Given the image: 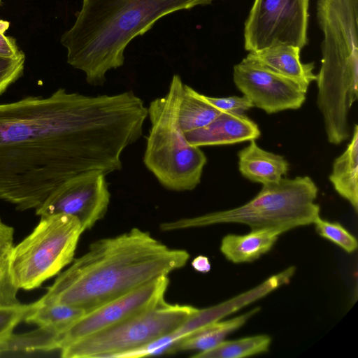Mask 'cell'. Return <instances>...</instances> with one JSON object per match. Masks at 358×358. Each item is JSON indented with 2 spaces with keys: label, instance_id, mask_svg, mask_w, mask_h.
I'll return each mask as SVG.
<instances>
[{
  "label": "cell",
  "instance_id": "cell-4",
  "mask_svg": "<svg viewBox=\"0 0 358 358\" xmlns=\"http://www.w3.org/2000/svg\"><path fill=\"white\" fill-rule=\"evenodd\" d=\"M317 15L324 34L317 105L324 127L342 131L358 98V0H318Z\"/></svg>",
  "mask_w": 358,
  "mask_h": 358
},
{
  "label": "cell",
  "instance_id": "cell-31",
  "mask_svg": "<svg viewBox=\"0 0 358 358\" xmlns=\"http://www.w3.org/2000/svg\"><path fill=\"white\" fill-rule=\"evenodd\" d=\"M1 0H0V3H1Z\"/></svg>",
  "mask_w": 358,
  "mask_h": 358
},
{
  "label": "cell",
  "instance_id": "cell-19",
  "mask_svg": "<svg viewBox=\"0 0 358 358\" xmlns=\"http://www.w3.org/2000/svg\"><path fill=\"white\" fill-rule=\"evenodd\" d=\"M259 310V307L255 308L236 317L204 326L175 343L169 352L187 350L201 352L211 349L222 342L228 334L242 327Z\"/></svg>",
  "mask_w": 358,
  "mask_h": 358
},
{
  "label": "cell",
  "instance_id": "cell-29",
  "mask_svg": "<svg viewBox=\"0 0 358 358\" xmlns=\"http://www.w3.org/2000/svg\"><path fill=\"white\" fill-rule=\"evenodd\" d=\"M14 229L0 218V245L13 243Z\"/></svg>",
  "mask_w": 358,
  "mask_h": 358
},
{
  "label": "cell",
  "instance_id": "cell-10",
  "mask_svg": "<svg viewBox=\"0 0 358 358\" xmlns=\"http://www.w3.org/2000/svg\"><path fill=\"white\" fill-rule=\"evenodd\" d=\"M106 176L90 171L69 178L35 210L36 215H70L78 220L84 231L91 229L108 211L110 193Z\"/></svg>",
  "mask_w": 358,
  "mask_h": 358
},
{
  "label": "cell",
  "instance_id": "cell-18",
  "mask_svg": "<svg viewBox=\"0 0 358 358\" xmlns=\"http://www.w3.org/2000/svg\"><path fill=\"white\" fill-rule=\"evenodd\" d=\"M329 180L334 189L358 210V126L345 151L334 161Z\"/></svg>",
  "mask_w": 358,
  "mask_h": 358
},
{
  "label": "cell",
  "instance_id": "cell-15",
  "mask_svg": "<svg viewBox=\"0 0 358 358\" xmlns=\"http://www.w3.org/2000/svg\"><path fill=\"white\" fill-rule=\"evenodd\" d=\"M298 47L275 44L249 52L248 55L278 74L291 80L307 92L311 82L316 80L313 70L314 62L303 64L300 60Z\"/></svg>",
  "mask_w": 358,
  "mask_h": 358
},
{
  "label": "cell",
  "instance_id": "cell-17",
  "mask_svg": "<svg viewBox=\"0 0 358 358\" xmlns=\"http://www.w3.org/2000/svg\"><path fill=\"white\" fill-rule=\"evenodd\" d=\"M280 234L271 230H251L243 235L227 234L223 237L220 251L235 264L253 262L268 252Z\"/></svg>",
  "mask_w": 358,
  "mask_h": 358
},
{
  "label": "cell",
  "instance_id": "cell-28",
  "mask_svg": "<svg viewBox=\"0 0 358 358\" xmlns=\"http://www.w3.org/2000/svg\"><path fill=\"white\" fill-rule=\"evenodd\" d=\"M8 27V21L0 20V57L7 58L20 57L24 53L18 49L15 39L4 34Z\"/></svg>",
  "mask_w": 358,
  "mask_h": 358
},
{
  "label": "cell",
  "instance_id": "cell-3",
  "mask_svg": "<svg viewBox=\"0 0 358 358\" xmlns=\"http://www.w3.org/2000/svg\"><path fill=\"white\" fill-rule=\"evenodd\" d=\"M214 0H83L73 25L61 37L67 62L83 71L90 85L102 86L106 74L121 67L124 52L162 17Z\"/></svg>",
  "mask_w": 358,
  "mask_h": 358
},
{
  "label": "cell",
  "instance_id": "cell-20",
  "mask_svg": "<svg viewBox=\"0 0 358 358\" xmlns=\"http://www.w3.org/2000/svg\"><path fill=\"white\" fill-rule=\"evenodd\" d=\"M80 308L60 303H34L24 320L47 329L59 336L85 314Z\"/></svg>",
  "mask_w": 358,
  "mask_h": 358
},
{
  "label": "cell",
  "instance_id": "cell-22",
  "mask_svg": "<svg viewBox=\"0 0 358 358\" xmlns=\"http://www.w3.org/2000/svg\"><path fill=\"white\" fill-rule=\"evenodd\" d=\"M269 336L262 334L233 341H223L215 347L194 355L196 358H243L268 351Z\"/></svg>",
  "mask_w": 358,
  "mask_h": 358
},
{
  "label": "cell",
  "instance_id": "cell-26",
  "mask_svg": "<svg viewBox=\"0 0 358 358\" xmlns=\"http://www.w3.org/2000/svg\"><path fill=\"white\" fill-rule=\"evenodd\" d=\"M200 96L222 113L244 114L254 107L250 100L245 96H231L227 97H213L200 94Z\"/></svg>",
  "mask_w": 358,
  "mask_h": 358
},
{
  "label": "cell",
  "instance_id": "cell-9",
  "mask_svg": "<svg viewBox=\"0 0 358 358\" xmlns=\"http://www.w3.org/2000/svg\"><path fill=\"white\" fill-rule=\"evenodd\" d=\"M309 0H255L244 29V47L258 51L275 44H307Z\"/></svg>",
  "mask_w": 358,
  "mask_h": 358
},
{
  "label": "cell",
  "instance_id": "cell-24",
  "mask_svg": "<svg viewBox=\"0 0 358 358\" xmlns=\"http://www.w3.org/2000/svg\"><path fill=\"white\" fill-rule=\"evenodd\" d=\"M317 233L335 243L348 253L357 248V238L338 222H332L318 217L314 222Z\"/></svg>",
  "mask_w": 358,
  "mask_h": 358
},
{
  "label": "cell",
  "instance_id": "cell-5",
  "mask_svg": "<svg viewBox=\"0 0 358 358\" xmlns=\"http://www.w3.org/2000/svg\"><path fill=\"white\" fill-rule=\"evenodd\" d=\"M318 189L308 176L282 178L278 183L262 185L245 204L226 210L181 218L160 224L162 231L206 227L222 223L248 225L251 230H271L280 235L294 228L314 224L320 217L315 203Z\"/></svg>",
  "mask_w": 358,
  "mask_h": 358
},
{
  "label": "cell",
  "instance_id": "cell-2",
  "mask_svg": "<svg viewBox=\"0 0 358 358\" xmlns=\"http://www.w3.org/2000/svg\"><path fill=\"white\" fill-rule=\"evenodd\" d=\"M188 252L169 248L148 231L133 228L93 242L60 272L36 302L60 303L88 313L185 266Z\"/></svg>",
  "mask_w": 358,
  "mask_h": 358
},
{
  "label": "cell",
  "instance_id": "cell-1",
  "mask_svg": "<svg viewBox=\"0 0 358 358\" xmlns=\"http://www.w3.org/2000/svg\"><path fill=\"white\" fill-rule=\"evenodd\" d=\"M141 135L128 92L86 96L59 88L0 103V199L36 210L69 178L121 170L122 152Z\"/></svg>",
  "mask_w": 358,
  "mask_h": 358
},
{
  "label": "cell",
  "instance_id": "cell-30",
  "mask_svg": "<svg viewBox=\"0 0 358 358\" xmlns=\"http://www.w3.org/2000/svg\"><path fill=\"white\" fill-rule=\"evenodd\" d=\"M192 267L201 273H208L211 268L209 259L203 255H199L195 257L192 262Z\"/></svg>",
  "mask_w": 358,
  "mask_h": 358
},
{
  "label": "cell",
  "instance_id": "cell-13",
  "mask_svg": "<svg viewBox=\"0 0 358 358\" xmlns=\"http://www.w3.org/2000/svg\"><path fill=\"white\" fill-rule=\"evenodd\" d=\"M291 266L273 275L255 287L225 301L206 308H196L180 326L171 334L152 343V348L159 354L169 352L172 346L192 332L209 324L217 322L257 301L282 285L288 284L295 273Z\"/></svg>",
  "mask_w": 358,
  "mask_h": 358
},
{
  "label": "cell",
  "instance_id": "cell-25",
  "mask_svg": "<svg viewBox=\"0 0 358 358\" xmlns=\"http://www.w3.org/2000/svg\"><path fill=\"white\" fill-rule=\"evenodd\" d=\"M34 308V303L13 308H0V350L13 334L17 324Z\"/></svg>",
  "mask_w": 358,
  "mask_h": 358
},
{
  "label": "cell",
  "instance_id": "cell-11",
  "mask_svg": "<svg viewBox=\"0 0 358 358\" xmlns=\"http://www.w3.org/2000/svg\"><path fill=\"white\" fill-rule=\"evenodd\" d=\"M169 284L168 276H162L85 313L59 336L58 350L157 306Z\"/></svg>",
  "mask_w": 358,
  "mask_h": 358
},
{
  "label": "cell",
  "instance_id": "cell-16",
  "mask_svg": "<svg viewBox=\"0 0 358 358\" xmlns=\"http://www.w3.org/2000/svg\"><path fill=\"white\" fill-rule=\"evenodd\" d=\"M238 152V170L241 175L262 185L278 183L286 176L289 164L282 155L261 148L255 140Z\"/></svg>",
  "mask_w": 358,
  "mask_h": 358
},
{
  "label": "cell",
  "instance_id": "cell-6",
  "mask_svg": "<svg viewBox=\"0 0 358 358\" xmlns=\"http://www.w3.org/2000/svg\"><path fill=\"white\" fill-rule=\"evenodd\" d=\"M184 83L173 75L164 96L148 108L151 127L146 140L143 162L166 189L182 192L200 183L207 158L200 147L187 141L178 122V107Z\"/></svg>",
  "mask_w": 358,
  "mask_h": 358
},
{
  "label": "cell",
  "instance_id": "cell-12",
  "mask_svg": "<svg viewBox=\"0 0 358 358\" xmlns=\"http://www.w3.org/2000/svg\"><path fill=\"white\" fill-rule=\"evenodd\" d=\"M233 79L254 107L268 114L299 109L306 100V93L298 85L248 55L234 66Z\"/></svg>",
  "mask_w": 358,
  "mask_h": 358
},
{
  "label": "cell",
  "instance_id": "cell-27",
  "mask_svg": "<svg viewBox=\"0 0 358 358\" xmlns=\"http://www.w3.org/2000/svg\"><path fill=\"white\" fill-rule=\"evenodd\" d=\"M24 54L15 58L0 57V95L23 73Z\"/></svg>",
  "mask_w": 358,
  "mask_h": 358
},
{
  "label": "cell",
  "instance_id": "cell-23",
  "mask_svg": "<svg viewBox=\"0 0 358 358\" xmlns=\"http://www.w3.org/2000/svg\"><path fill=\"white\" fill-rule=\"evenodd\" d=\"M13 243L0 245V308H13L22 303L17 299L20 289L10 270V252Z\"/></svg>",
  "mask_w": 358,
  "mask_h": 358
},
{
  "label": "cell",
  "instance_id": "cell-14",
  "mask_svg": "<svg viewBox=\"0 0 358 358\" xmlns=\"http://www.w3.org/2000/svg\"><path fill=\"white\" fill-rule=\"evenodd\" d=\"M258 125L244 114L222 113L205 127L184 133L189 145H231L260 136Z\"/></svg>",
  "mask_w": 358,
  "mask_h": 358
},
{
  "label": "cell",
  "instance_id": "cell-8",
  "mask_svg": "<svg viewBox=\"0 0 358 358\" xmlns=\"http://www.w3.org/2000/svg\"><path fill=\"white\" fill-rule=\"evenodd\" d=\"M197 308L157 306L113 326L71 343L60 350L64 358L116 357L165 336L180 326Z\"/></svg>",
  "mask_w": 358,
  "mask_h": 358
},
{
  "label": "cell",
  "instance_id": "cell-21",
  "mask_svg": "<svg viewBox=\"0 0 358 358\" xmlns=\"http://www.w3.org/2000/svg\"><path fill=\"white\" fill-rule=\"evenodd\" d=\"M220 113L199 92L184 84L178 107V122L184 133L206 126Z\"/></svg>",
  "mask_w": 358,
  "mask_h": 358
},
{
  "label": "cell",
  "instance_id": "cell-7",
  "mask_svg": "<svg viewBox=\"0 0 358 358\" xmlns=\"http://www.w3.org/2000/svg\"><path fill=\"white\" fill-rule=\"evenodd\" d=\"M83 231L72 215L41 216L32 232L12 248L10 270L17 287L34 289L58 275L73 262Z\"/></svg>",
  "mask_w": 358,
  "mask_h": 358
}]
</instances>
